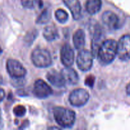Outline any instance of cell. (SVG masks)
Returning a JSON list of instances; mask_svg holds the SVG:
<instances>
[{
	"label": "cell",
	"mask_w": 130,
	"mask_h": 130,
	"mask_svg": "<svg viewBox=\"0 0 130 130\" xmlns=\"http://www.w3.org/2000/svg\"><path fill=\"white\" fill-rule=\"evenodd\" d=\"M117 43L113 39L105 40L99 47L96 57L99 63L108 65L113 62L117 55Z\"/></svg>",
	"instance_id": "6da1fadb"
},
{
	"label": "cell",
	"mask_w": 130,
	"mask_h": 130,
	"mask_svg": "<svg viewBox=\"0 0 130 130\" xmlns=\"http://www.w3.org/2000/svg\"><path fill=\"white\" fill-rule=\"evenodd\" d=\"M53 114L56 123L64 128L73 126L75 121V113L73 110L62 107H56L54 109Z\"/></svg>",
	"instance_id": "7a4b0ae2"
},
{
	"label": "cell",
	"mask_w": 130,
	"mask_h": 130,
	"mask_svg": "<svg viewBox=\"0 0 130 130\" xmlns=\"http://www.w3.org/2000/svg\"><path fill=\"white\" fill-rule=\"evenodd\" d=\"M32 62L39 68H46L52 64V59L48 50L43 48H36L31 53Z\"/></svg>",
	"instance_id": "3957f363"
},
{
	"label": "cell",
	"mask_w": 130,
	"mask_h": 130,
	"mask_svg": "<svg viewBox=\"0 0 130 130\" xmlns=\"http://www.w3.org/2000/svg\"><path fill=\"white\" fill-rule=\"evenodd\" d=\"M117 55L121 60L130 59V34L124 35L117 43Z\"/></svg>",
	"instance_id": "277c9868"
},
{
	"label": "cell",
	"mask_w": 130,
	"mask_h": 130,
	"mask_svg": "<svg viewBox=\"0 0 130 130\" xmlns=\"http://www.w3.org/2000/svg\"><path fill=\"white\" fill-rule=\"evenodd\" d=\"M93 56L90 51L81 50L76 57V64L79 69L84 72L89 71L93 66Z\"/></svg>",
	"instance_id": "5b68a950"
},
{
	"label": "cell",
	"mask_w": 130,
	"mask_h": 130,
	"mask_svg": "<svg viewBox=\"0 0 130 130\" xmlns=\"http://www.w3.org/2000/svg\"><path fill=\"white\" fill-rule=\"evenodd\" d=\"M6 67L8 73L14 79L23 78L26 74L25 67L16 60H8Z\"/></svg>",
	"instance_id": "8992f818"
},
{
	"label": "cell",
	"mask_w": 130,
	"mask_h": 130,
	"mask_svg": "<svg viewBox=\"0 0 130 130\" xmlns=\"http://www.w3.org/2000/svg\"><path fill=\"white\" fill-rule=\"evenodd\" d=\"M89 99V94L84 89H76L73 90L69 96V101L74 107H79L84 106Z\"/></svg>",
	"instance_id": "52a82bcc"
},
{
	"label": "cell",
	"mask_w": 130,
	"mask_h": 130,
	"mask_svg": "<svg viewBox=\"0 0 130 130\" xmlns=\"http://www.w3.org/2000/svg\"><path fill=\"white\" fill-rule=\"evenodd\" d=\"M33 92L38 99H46L52 95V90L44 81L38 79L35 81L33 86Z\"/></svg>",
	"instance_id": "ba28073f"
},
{
	"label": "cell",
	"mask_w": 130,
	"mask_h": 130,
	"mask_svg": "<svg viewBox=\"0 0 130 130\" xmlns=\"http://www.w3.org/2000/svg\"><path fill=\"white\" fill-rule=\"evenodd\" d=\"M61 61L65 67H71L74 62V52L71 47L66 43L62 46L61 50Z\"/></svg>",
	"instance_id": "9c48e42d"
},
{
	"label": "cell",
	"mask_w": 130,
	"mask_h": 130,
	"mask_svg": "<svg viewBox=\"0 0 130 130\" xmlns=\"http://www.w3.org/2000/svg\"><path fill=\"white\" fill-rule=\"evenodd\" d=\"M103 38H104V35H103L101 28L99 25L96 26L95 29H94V32L93 34L91 44L92 53L94 56H96L99 47L105 41L103 40Z\"/></svg>",
	"instance_id": "30bf717a"
},
{
	"label": "cell",
	"mask_w": 130,
	"mask_h": 130,
	"mask_svg": "<svg viewBox=\"0 0 130 130\" xmlns=\"http://www.w3.org/2000/svg\"><path fill=\"white\" fill-rule=\"evenodd\" d=\"M47 79L54 86L57 88H61L66 84V81L62 76V73H60L56 70H50L47 74Z\"/></svg>",
	"instance_id": "8fae6325"
},
{
	"label": "cell",
	"mask_w": 130,
	"mask_h": 130,
	"mask_svg": "<svg viewBox=\"0 0 130 130\" xmlns=\"http://www.w3.org/2000/svg\"><path fill=\"white\" fill-rule=\"evenodd\" d=\"M103 23L112 29H116L119 25V19L115 13L111 11H106L102 15Z\"/></svg>",
	"instance_id": "7c38bea8"
},
{
	"label": "cell",
	"mask_w": 130,
	"mask_h": 130,
	"mask_svg": "<svg viewBox=\"0 0 130 130\" xmlns=\"http://www.w3.org/2000/svg\"><path fill=\"white\" fill-rule=\"evenodd\" d=\"M64 3L71 11L75 20H78L81 17V5L79 0H63Z\"/></svg>",
	"instance_id": "4fadbf2b"
},
{
	"label": "cell",
	"mask_w": 130,
	"mask_h": 130,
	"mask_svg": "<svg viewBox=\"0 0 130 130\" xmlns=\"http://www.w3.org/2000/svg\"><path fill=\"white\" fill-rule=\"evenodd\" d=\"M62 76L64 78L66 83H68L71 85H75L79 82V76L76 71L70 67H66L61 71Z\"/></svg>",
	"instance_id": "5bb4252c"
},
{
	"label": "cell",
	"mask_w": 130,
	"mask_h": 130,
	"mask_svg": "<svg viewBox=\"0 0 130 130\" xmlns=\"http://www.w3.org/2000/svg\"><path fill=\"white\" fill-rule=\"evenodd\" d=\"M73 42L75 48L78 50H81L84 48L85 43V36L84 30L78 29L73 37Z\"/></svg>",
	"instance_id": "9a60e30c"
},
{
	"label": "cell",
	"mask_w": 130,
	"mask_h": 130,
	"mask_svg": "<svg viewBox=\"0 0 130 130\" xmlns=\"http://www.w3.org/2000/svg\"><path fill=\"white\" fill-rule=\"evenodd\" d=\"M101 0H87L85 3L86 11L90 15H94L99 12L101 8Z\"/></svg>",
	"instance_id": "2e32d148"
},
{
	"label": "cell",
	"mask_w": 130,
	"mask_h": 130,
	"mask_svg": "<svg viewBox=\"0 0 130 130\" xmlns=\"http://www.w3.org/2000/svg\"><path fill=\"white\" fill-rule=\"evenodd\" d=\"M43 35L46 40L48 41H52L58 36V31L54 25H48L45 27Z\"/></svg>",
	"instance_id": "e0dca14e"
},
{
	"label": "cell",
	"mask_w": 130,
	"mask_h": 130,
	"mask_svg": "<svg viewBox=\"0 0 130 130\" xmlns=\"http://www.w3.org/2000/svg\"><path fill=\"white\" fill-rule=\"evenodd\" d=\"M21 4L28 9H33L36 6L41 8L43 5L42 0H21Z\"/></svg>",
	"instance_id": "ac0fdd59"
},
{
	"label": "cell",
	"mask_w": 130,
	"mask_h": 130,
	"mask_svg": "<svg viewBox=\"0 0 130 130\" xmlns=\"http://www.w3.org/2000/svg\"><path fill=\"white\" fill-rule=\"evenodd\" d=\"M55 16L59 22L64 24L68 19V14L62 9H58L55 12Z\"/></svg>",
	"instance_id": "d6986e66"
},
{
	"label": "cell",
	"mask_w": 130,
	"mask_h": 130,
	"mask_svg": "<svg viewBox=\"0 0 130 130\" xmlns=\"http://www.w3.org/2000/svg\"><path fill=\"white\" fill-rule=\"evenodd\" d=\"M50 19V11L48 10H45L41 13L36 20V23L40 24H46Z\"/></svg>",
	"instance_id": "ffe728a7"
},
{
	"label": "cell",
	"mask_w": 130,
	"mask_h": 130,
	"mask_svg": "<svg viewBox=\"0 0 130 130\" xmlns=\"http://www.w3.org/2000/svg\"><path fill=\"white\" fill-rule=\"evenodd\" d=\"M14 113L16 116L22 117L25 114V108L23 105H18L14 109Z\"/></svg>",
	"instance_id": "44dd1931"
},
{
	"label": "cell",
	"mask_w": 130,
	"mask_h": 130,
	"mask_svg": "<svg viewBox=\"0 0 130 130\" xmlns=\"http://www.w3.org/2000/svg\"><path fill=\"white\" fill-rule=\"evenodd\" d=\"M94 82H95V77L93 75H89L85 78V84L86 86H89V87H93L94 86Z\"/></svg>",
	"instance_id": "7402d4cb"
},
{
	"label": "cell",
	"mask_w": 130,
	"mask_h": 130,
	"mask_svg": "<svg viewBox=\"0 0 130 130\" xmlns=\"http://www.w3.org/2000/svg\"><path fill=\"white\" fill-rule=\"evenodd\" d=\"M5 96V91H4L3 89L0 88V102L3 101V100L4 99Z\"/></svg>",
	"instance_id": "603a6c76"
},
{
	"label": "cell",
	"mask_w": 130,
	"mask_h": 130,
	"mask_svg": "<svg viewBox=\"0 0 130 130\" xmlns=\"http://www.w3.org/2000/svg\"><path fill=\"white\" fill-rule=\"evenodd\" d=\"M126 93L127 94V95H129L130 96V83L127 85V86H126Z\"/></svg>",
	"instance_id": "cb8c5ba5"
},
{
	"label": "cell",
	"mask_w": 130,
	"mask_h": 130,
	"mask_svg": "<svg viewBox=\"0 0 130 130\" xmlns=\"http://www.w3.org/2000/svg\"><path fill=\"white\" fill-rule=\"evenodd\" d=\"M1 121V109H0V122Z\"/></svg>",
	"instance_id": "d4e9b609"
},
{
	"label": "cell",
	"mask_w": 130,
	"mask_h": 130,
	"mask_svg": "<svg viewBox=\"0 0 130 130\" xmlns=\"http://www.w3.org/2000/svg\"><path fill=\"white\" fill-rule=\"evenodd\" d=\"M2 52H3L2 48H1V46H0V54H1V53H2Z\"/></svg>",
	"instance_id": "484cf974"
}]
</instances>
